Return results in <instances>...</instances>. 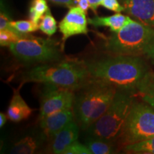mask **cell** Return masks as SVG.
Here are the masks:
<instances>
[{
    "mask_svg": "<svg viewBox=\"0 0 154 154\" xmlns=\"http://www.w3.org/2000/svg\"><path fill=\"white\" fill-rule=\"evenodd\" d=\"M86 64L91 79L129 93L138 91L149 73L145 62L138 56L115 55Z\"/></svg>",
    "mask_w": 154,
    "mask_h": 154,
    "instance_id": "obj_1",
    "label": "cell"
},
{
    "mask_svg": "<svg viewBox=\"0 0 154 154\" xmlns=\"http://www.w3.org/2000/svg\"><path fill=\"white\" fill-rule=\"evenodd\" d=\"M117 91L113 86L90 78L75 95L73 111L79 126L87 130L110 106Z\"/></svg>",
    "mask_w": 154,
    "mask_h": 154,
    "instance_id": "obj_2",
    "label": "cell"
},
{
    "mask_svg": "<svg viewBox=\"0 0 154 154\" xmlns=\"http://www.w3.org/2000/svg\"><path fill=\"white\" fill-rule=\"evenodd\" d=\"M86 64L78 60H66L37 66L25 73L22 84L42 83L75 91L90 79Z\"/></svg>",
    "mask_w": 154,
    "mask_h": 154,
    "instance_id": "obj_3",
    "label": "cell"
},
{
    "mask_svg": "<svg viewBox=\"0 0 154 154\" xmlns=\"http://www.w3.org/2000/svg\"><path fill=\"white\" fill-rule=\"evenodd\" d=\"M154 41V27L131 19L119 32L106 38L105 49L115 55L146 54Z\"/></svg>",
    "mask_w": 154,
    "mask_h": 154,
    "instance_id": "obj_4",
    "label": "cell"
},
{
    "mask_svg": "<svg viewBox=\"0 0 154 154\" xmlns=\"http://www.w3.org/2000/svg\"><path fill=\"white\" fill-rule=\"evenodd\" d=\"M133 103L131 93L118 90L110 106L86 130L88 136L117 143Z\"/></svg>",
    "mask_w": 154,
    "mask_h": 154,
    "instance_id": "obj_5",
    "label": "cell"
},
{
    "mask_svg": "<svg viewBox=\"0 0 154 154\" xmlns=\"http://www.w3.org/2000/svg\"><path fill=\"white\" fill-rule=\"evenodd\" d=\"M154 136V108L146 102L133 103L117 144L125 147Z\"/></svg>",
    "mask_w": 154,
    "mask_h": 154,
    "instance_id": "obj_6",
    "label": "cell"
},
{
    "mask_svg": "<svg viewBox=\"0 0 154 154\" xmlns=\"http://www.w3.org/2000/svg\"><path fill=\"white\" fill-rule=\"evenodd\" d=\"M9 50L17 59L25 63H47L58 61L61 57V46L51 38L25 34Z\"/></svg>",
    "mask_w": 154,
    "mask_h": 154,
    "instance_id": "obj_7",
    "label": "cell"
},
{
    "mask_svg": "<svg viewBox=\"0 0 154 154\" xmlns=\"http://www.w3.org/2000/svg\"><path fill=\"white\" fill-rule=\"evenodd\" d=\"M46 85L40 103V120L57 111L72 109L75 99L74 91L49 84Z\"/></svg>",
    "mask_w": 154,
    "mask_h": 154,
    "instance_id": "obj_8",
    "label": "cell"
},
{
    "mask_svg": "<svg viewBox=\"0 0 154 154\" xmlns=\"http://www.w3.org/2000/svg\"><path fill=\"white\" fill-rule=\"evenodd\" d=\"M87 26L88 19L85 11L77 6L69 8L68 12L59 24V31L62 34V50L64 49L66 40L71 36L79 34L87 35Z\"/></svg>",
    "mask_w": 154,
    "mask_h": 154,
    "instance_id": "obj_9",
    "label": "cell"
},
{
    "mask_svg": "<svg viewBox=\"0 0 154 154\" xmlns=\"http://www.w3.org/2000/svg\"><path fill=\"white\" fill-rule=\"evenodd\" d=\"M124 11L138 22L154 27V0H119Z\"/></svg>",
    "mask_w": 154,
    "mask_h": 154,
    "instance_id": "obj_10",
    "label": "cell"
},
{
    "mask_svg": "<svg viewBox=\"0 0 154 154\" xmlns=\"http://www.w3.org/2000/svg\"><path fill=\"white\" fill-rule=\"evenodd\" d=\"M74 111L72 109L57 111L40 120V126L48 138H52L64 126L74 121Z\"/></svg>",
    "mask_w": 154,
    "mask_h": 154,
    "instance_id": "obj_11",
    "label": "cell"
},
{
    "mask_svg": "<svg viewBox=\"0 0 154 154\" xmlns=\"http://www.w3.org/2000/svg\"><path fill=\"white\" fill-rule=\"evenodd\" d=\"M78 126L75 121H71L51 138L52 140L50 147L53 153L63 154L66 148L77 140L79 137Z\"/></svg>",
    "mask_w": 154,
    "mask_h": 154,
    "instance_id": "obj_12",
    "label": "cell"
},
{
    "mask_svg": "<svg viewBox=\"0 0 154 154\" xmlns=\"http://www.w3.org/2000/svg\"><path fill=\"white\" fill-rule=\"evenodd\" d=\"M20 87L14 89L12 98L7 109V117L13 122H19L28 119L32 113V109L25 102L21 96Z\"/></svg>",
    "mask_w": 154,
    "mask_h": 154,
    "instance_id": "obj_13",
    "label": "cell"
},
{
    "mask_svg": "<svg viewBox=\"0 0 154 154\" xmlns=\"http://www.w3.org/2000/svg\"><path fill=\"white\" fill-rule=\"evenodd\" d=\"M131 18L121 14V12L109 17H98L88 19V23L95 27L106 26L113 33L119 32L125 24H126Z\"/></svg>",
    "mask_w": 154,
    "mask_h": 154,
    "instance_id": "obj_14",
    "label": "cell"
},
{
    "mask_svg": "<svg viewBox=\"0 0 154 154\" xmlns=\"http://www.w3.org/2000/svg\"><path fill=\"white\" fill-rule=\"evenodd\" d=\"M85 145L94 154H111L115 153L116 143L88 136L85 140Z\"/></svg>",
    "mask_w": 154,
    "mask_h": 154,
    "instance_id": "obj_15",
    "label": "cell"
},
{
    "mask_svg": "<svg viewBox=\"0 0 154 154\" xmlns=\"http://www.w3.org/2000/svg\"><path fill=\"white\" fill-rule=\"evenodd\" d=\"M137 91L144 102L154 108V74L149 72L138 86Z\"/></svg>",
    "mask_w": 154,
    "mask_h": 154,
    "instance_id": "obj_16",
    "label": "cell"
},
{
    "mask_svg": "<svg viewBox=\"0 0 154 154\" xmlns=\"http://www.w3.org/2000/svg\"><path fill=\"white\" fill-rule=\"evenodd\" d=\"M39 146L38 140L32 136H26L14 144L10 153L31 154L34 153Z\"/></svg>",
    "mask_w": 154,
    "mask_h": 154,
    "instance_id": "obj_17",
    "label": "cell"
},
{
    "mask_svg": "<svg viewBox=\"0 0 154 154\" xmlns=\"http://www.w3.org/2000/svg\"><path fill=\"white\" fill-rule=\"evenodd\" d=\"M124 151L128 153L154 154V136L143 141L125 146Z\"/></svg>",
    "mask_w": 154,
    "mask_h": 154,
    "instance_id": "obj_18",
    "label": "cell"
},
{
    "mask_svg": "<svg viewBox=\"0 0 154 154\" xmlns=\"http://www.w3.org/2000/svg\"><path fill=\"white\" fill-rule=\"evenodd\" d=\"M39 29L46 35L51 36L57 30V23L54 17L51 14V10L49 9L44 15L39 24Z\"/></svg>",
    "mask_w": 154,
    "mask_h": 154,
    "instance_id": "obj_19",
    "label": "cell"
},
{
    "mask_svg": "<svg viewBox=\"0 0 154 154\" xmlns=\"http://www.w3.org/2000/svg\"><path fill=\"white\" fill-rule=\"evenodd\" d=\"M10 27L14 29L17 32L22 34L32 33L39 29V24L34 22L30 20H19V21H11Z\"/></svg>",
    "mask_w": 154,
    "mask_h": 154,
    "instance_id": "obj_20",
    "label": "cell"
},
{
    "mask_svg": "<svg viewBox=\"0 0 154 154\" xmlns=\"http://www.w3.org/2000/svg\"><path fill=\"white\" fill-rule=\"evenodd\" d=\"M25 34L19 33L14 29L0 30V44L2 47H9V45L17 42Z\"/></svg>",
    "mask_w": 154,
    "mask_h": 154,
    "instance_id": "obj_21",
    "label": "cell"
},
{
    "mask_svg": "<svg viewBox=\"0 0 154 154\" xmlns=\"http://www.w3.org/2000/svg\"><path fill=\"white\" fill-rule=\"evenodd\" d=\"M63 154H91V152L85 144L76 140L66 148Z\"/></svg>",
    "mask_w": 154,
    "mask_h": 154,
    "instance_id": "obj_22",
    "label": "cell"
},
{
    "mask_svg": "<svg viewBox=\"0 0 154 154\" xmlns=\"http://www.w3.org/2000/svg\"><path fill=\"white\" fill-rule=\"evenodd\" d=\"M101 6L109 10L119 13L124 11V7L119 0H102Z\"/></svg>",
    "mask_w": 154,
    "mask_h": 154,
    "instance_id": "obj_23",
    "label": "cell"
},
{
    "mask_svg": "<svg viewBox=\"0 0 154 154\" xmlns=\"http://www.w3.org/2000/svg\"><path fill=\"white\" fill-rule=\"evenodd\" d=\"M30 7L34 9L42 17L49 9L47 0H32Z\"/></svg>",
    "mask_w": 154,
    "mask_h": 154,
    "instance_id": "obj_24",
    "label": "cell"
},
{
    "mask_svg": "<svg viewBox=\"0 0 154 154\" xmlns=\"http://www.w3.org/2000/svg\"><path fill=\"white\" fill-rule=\"evenodd\" d=\"M11 21L9 14L2 9L1 14H0V30L12 29L10 27V25H9Z\"/></svg>",
    "mask_w": 154,
    "mask_h": 154,
    "instance_id": "obj_25",
    "label": "cell"
},
{
    "mask_svg": "<svg viewBox=\"0 0 154 154\" xmlns=\"http://www.w3.org/2000/svg\"><path fill=\"white\" fill-rule=\"evenodd\" d=\"M49 1L54 4H56V5L64 6L68 8H71V7L76 6L74 3V0H49Z\"/></svg>",
    "mask_w": 154,
    "mask_h": 154,
    "instance_id": "obj_26",
    "label": "cell"
},
{
    "mask_svg": "<svg viewBox=\"0 0 154 154\" xmlns=\"http://www.w3.org/2000/svg\"><path fill=\"white\" fill-rule=\"evenodd\" d=\"M75 5L80 7L87 14L88 9L90 8V4L88 0H74Z\"/></svg>",
    "mask_w": 154,
    "mask_h": 154,
    "instance_id": "obj_27",
    "label": "cell"
},
{
    "mask_svg": "<svg viewBox=\"0 0 154 154\" xmlns=\"http://www.w3.org/2000/svg\"><path fill=\"white\" fill-rule=\"evenodd\" d=\"M90 4V9L96 14H97L98 7L101 5L102 0H88Z\"/></svg>",
    "mask_w": 154,
    "mask_h": 154,
    "instance_id": "obj_28",
    "label": "cell"
},
{
    "mask_svg": "<svg viewBox=\"0 0 154 154\" xmlns=\"http://www.w3.org/2000/svg\"><path fill=\"white\" fill-rule=\"evenodd\" d=\"M146 54H147L154 61V41L152 42L151 45L149 46V49L146 51Z\"/></svg>",
    "mask_w": 154,
    "mask_h": 154,
    "instance_id": "obj_29",
    "label": "cell"
},
{
    "mask_svg": "<svg viewBox=\"0 0 154 154\" xmlns=\"http://www.w3.org/2000/svg\"><path fill=\"white\" fill-rule=\"evenodd\" d=\"M7 122V116L2 112L0 113V127L2 128Z\"/></svg>",
    "mask_w": 154,
    "mask_h": 154,
    "instance_id": "obj_30",
    "label": "cell"
}]
</instances>
